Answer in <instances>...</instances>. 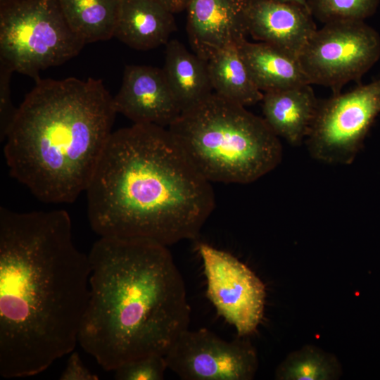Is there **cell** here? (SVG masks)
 Masks as SVG:
<instances>
[{"label": "cell", "mask_w": 380, "mask_h": 380, "mask_svg": "<svg viewBox=\"0 0 380 380\" xmlns=\"http://www.w3.org/2000/svg\"><path fill=\"white\" fill-rule=\"evenodd\" d=\"M91 267L64 210L0 208V374L27 377L74 350Z\"/></svg>", "instance_id": "6da1fadb"}, {"label": "cell", "mask_w": 380, "mask_h": 380, "mask_svg": "<svg viewBox=\"0 0 380 380\" xmlns=\"http://www.w3.org/2000/svg\"><path fill=\"white\" fill-rule=\"evenodd\" d=\"M85 192L100 237L166 246L196 239L215 207L211 182L168 128L150 124L112 132Z\"/></svg>", "instance_id": "7a4b0ae2"}, {"label": "cell", "mask_w": 380, "mask_h": 380, "mask_svg": "<svg viewBox=\"0 0 380 380\" xmlns=\"http://www.w3.org/2000/svg\"><path fill=\"white\" fill-rule=\"evenodd\" d=\"M90 295L78 343L106 371L165 355L189 329L191 308L168 246L100 237L88 254Z\"/></svg>", "instance_id": "3957f363"}, {"label": "cell", "mask_w": 380, "mask_h": 380, "mask_svg": "<svg viewBox=\"0 0 380 380\" xmlns=\"http://www.w3.org/2000/svg\"><path fill=\"white\" fill-rule=\"evenodd\" d=\"M117 112L101 80H36L5 137L10 175L46 203L85 191Z\"/></svg>", "instance_id": "277c9868"}, {"label": "cell", "mask_w": 380, "mask_h": 380, "mask_svg": "<svg viewBox=\"0 0 380 380\" xmlns=\"http://www.w3.org/2000/svg\"><path fill=\"white\" fill-rule=\"evenodd\" d=\"M210 182L249 184L281 163L279 137L263 118L215 92L167 127Z\"/></svg>", "instance_id": "5b68a950"}, {"label": "cell", "mask_w": 380, "mask_h": 380, "mask_svg": "<svg viewBox=\"0 0 380 380\" xmlns=\"http://www.w3.org/2000/svg\"><path fill=\"white\" fill-rule=\"evenodd\" d=\"M84 43L57 0H16L0 6V63L35 80L48 68L76 56Z\"/></svg>", "instance_id": "8992f818"}, {"label": "cell", "mask_w": 380, "mask_h": 380, "mask_svg": "<svg viewBox=\"0 0 380 380\" xmlns=\"http://www.w3.org/2000/svg\"><path fill=\"white\" fill-rule=\"evenodd\" d=\"M380 58V36L364 20H341L317 29L298 56L310 84L333 94L359 80Z\"/></svg>", "instance_id": "52a82bcc"}, {"label": "cell", "mask_w": 380, "mask_h": 380, "mask_svg": "<svg viewBox=\"0 0 380 380\" xmlns=\"http://www.w3.org/2000/svg\"><path fill=\"white\" fill-rule=\"evenodd\" d=\"M380 113V78L319 101L305 143L310 155L330 165H349Z\"/></svg>", "instance_id": "ba28073f"}, {"label": "cell", "mask_w": 380, "mask_h": 380, "mask_svg": "<svg viewBox=\"0 0 380 380\" xmlns=\"http://www.w3.org/2000/svg\"><path fill=\"white\" fill-rule=\"evenodd\" d=\"M206 279V294L217 313L237 336L253 334L265 310L266 291L261 279L231 253L205 243L197 246Z\"/></svg>", "instance_id": "9c48e42d"}, {"label": "cell", "mask_w": 380, "mask_h": 380, "mask_svg": "<svg viewBox=\"0 0 380 380\" xmlns=\"http://www.w3.org/2000/svg\"><path fill=\"white\" fill-rule=\"evenodd\" d=\"M164 356L167 368L184 380H251L258 368L247 336L227 341L205 328L182 331Z\"/></svg>", "instance_id": "30bf717a"}, {"label": "cell", "mask_w": 380, "mask_h": 380, "mask_svg": "<svg viewBox=\"0 0 380 380\" xmlns=\"http://www.w3.org/2000/svg\"><path fill=\"white\" fill-rule=\"evenodd\" d=\"M113 105L134 124L169 127L182 110L169 87L163 69L126 65L121 87Z\"/></svg>", "instance_id": "8fae6325"}, {"label": "cell", "mask_w": 380, "mask_h": 380, "mask_svg": "<svg viewBox=\"0 0 380 380\" xmlns=\"http://www.w3.org/2000/svg\"><path fill=\"white\" fill-rule=\"evenodd\" d=\"M248 1L189 0L186 32L193 52L208 61L220 49L246 40Z\"/></svg>", "instance_id": "7c38bea8"}, {"label": "cell", "mask_w": 380, "mask_h": 380, "mask_svg": "<svg viewBox=\"0 0 380 380\" xmlns=\"http://www.w3.org/2000/svg\"><path fill=\"white\" fill-rule=\"evenodd\" d=\"M245 21L253 39L298 58L317 30L308 6L277 0H248Z\"/></svg>", "instance_id": "4fadbf2b"}, {"label": "cell", "mask_w": 380, "mask_h": 380, "mask_svg": "<svg viewBox=\"0 0 380 380\" xmlns=\"http://www.w3.org/2000/svg\"><path fill=\"white\" fill-rule=\"evenodd\" d=\"M263 118L279 137L300 145L310 131L319 101L311 84L263 93Z\"/></svg>", "instance_id": "5bb4252c"}, {"label": "cell", "mask_w": 380, "mask_h": 380, "mask_svg": "<svg viewBox=\"0 0 380 380\" xmlns=\"http://www.w3.org/2000/svg\"><path fill=\"white\" fill-rule=\"evenodd\" d=\"M173 14L155 0H120L113 37L141 51L165 45L176 30Z\"/></svg>", "instance_id": "9a60e30c"}, {"label": "cell", "mask_w": 380, "mask_h": 380, "mask_svg": "<svg viewBox=\"0 0 380 380\" xmlns=\"http://www.w3.org/2000/svg\"><path fill=\"white\" fill-rule=\"evenodd\" d=\"M239 48L255 84L262 92L310 84L297 56L261 42L253 43L246 39Z\"/></svg>", "instance_id": "2e32d148"}, {"label": "cell", "mask_w": 380, "mask_h": 380, "mask_svg": "<svg viewBox=\"0 0 380 380\" xmlns=\"http://www.w3.org/2000/svg\"><path fill=\"white\" fill-rule=\"evenodd\" d=\"M165 46L163 70L182 112L213 92L208 62L177 39H170Z\"/></svg>", "instance_id": "e0dca14e"}, {"label": "cell", "mask_w": 380, "mask_h": 380, "mask_svg": "<svg viewBox=\"0 0 380 380\" xmlns=\"http://www.w3.org/2000/svg\"><path fill=\"white\" fill-rule=\"evenodd\" d=\"M207 62L213 92L243 106L262 101L263 92L255 84L239 45L220 49Z\"/></svg>", "instance_id": "ac0fdd59"}, {"label": "cell", "mask_w": 380, "mask_h": 380, "mask_svg": "<svg viewBox=\"0 0 380 380\" xmlns=\"http://www.w3.org/2000/svg\"><path fill=\"white\" fill-rule=\"evenodd\" d=\"M120 0H57L72 30L84 43L111 39Z\"/></svg>", "instance_id": "d6986e66"}, {"label": "cell", "mask_w": 380, "mask_h": 380, "mask_svg": "<svg viewBox=\"0 0 380 380\" xmlns=\"http://www.w3.org/2000/svg\"><path fill=\"white\" fill-rule=\"evenodd\" d=\"M342 375L338 358L314 345H305L289 354L278 365V380H336Z\"/></svg>", "instance_id": "ffe728a7"}, {"label": "cell", "mask_w": 380, "mask_h": 380, "mask_svg": "<svg viewBox=\"0 0 380 380\" xmlns=\"http://www.w3.org/2000/svg\"><path fill=\"white\" fill-rule=\"evenodd\" d=\"M379 0H307L312 16L322 23L364 20L376 11Z\"/></svg>", "instance_id": "44dd1931"}, {"label": "cell", "mask_w": 380, "mask_h": 380, "mask_svg": "<svg viewBox=\"0 0 380 380\" xmlns=\"http://www.w3.org/2000/svg\"><path fill=\"white\" fill-rule=\"evenodd\" d=\"M167 365L164 355H152L135 360L117 368L118 380H162Z\"/></svg>", "instance_id": "7402d4cb"}, {"label": "cell", "mask_w": 380, "mask_h": 380, "mask_svg": "<svg viewBox=\"0 0 380 380\" xmlns=\"http://www.w3.org/2000/svg\"><path fill=\"white\" fill-rule=\"evenodd\" d=\"M13 71L0 63V138L4 141L7 131L14 118L17 108L11 101L10 80Z\"/></svg>", "instance_id": "603a6c76"}, {"label": "cell", "mask_w": 380, "mask_h": 380, "mask_svg": "<svg viewBox=\"0 0 380 380\" xmlns=\"http://www.w3.org/2000/svg\"><path fill=\"white\" fill-rule=\"evenodd\" d=\"M66 367L59 376L61 380H98L83 363L77 352H71Z\"/></svg>", "instance_id": "cb8c5ba5"}, {"label": "cell", "mask_w": 380, "mask_h": 380, "mask_svg": "<svg viewBox=\"0 0 380 380\" xmlns=\"http://www.w3.org/2000/svg\"><path fill=\"white\" fill-rule=\"evenodd\" d=\"M166 9L176 13L186 10L189 0H155Z\"/></svg>", "instance_id": "d4e9b609"}, {"label": "cell", "mask_w": 380, "mask_h": 380, "mask_svg": "<svg viewBox=\"0 0 380 380\" xmlns=\"http://www.w3.org/2000/svg\"><path fill=\"white\" fill-rule=\"evenodd\" d=\"M282 2L294 3L303 6H307V0H277Z\"/></svg>", "instance_id": "484cf974"}, {"label": "cell", "mask_w": 380, "mask_h": 380, "mask_svg": "<svg viewBox=\"0 0 380 380\" xmlns=\"http://www.w3.org/2000/svg\"><path fill=\"white\" fill-rule=\"evenodd\" d=\"M16 0H0V6H3Z\"/></svg>", "instance_id": "4316f807"}]
</instances>
